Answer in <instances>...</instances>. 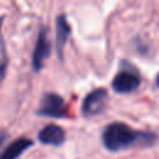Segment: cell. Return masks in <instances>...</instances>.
Instances as JSON below:
<instances>
[{
    "mask_svg": "<svg viewBox=\"0 0 159 159\" xmlns=\"http://www.w3.org/2000/svg\"><path fill=\"white\" fill-rule=\"evenodd\" d=\"M155 137L149 133H142L134 130L132 127L124 123H111L102 133L103 145L111 152H118L133 147L135 144H150Z\"/></svg>",
    "mask_w": 159,
    "mask_h": 159,
    "instance_id": "cell-1",
    "label": "cell"
},
{
    "mask_svg": "<svg viewBox=\"0 0 159 159\" xmlns=\"http://www.w3.org/2000/svg\"><path fill=\"white\" fill-rule=\"evenodd\" d=\"M39 114L51 118H62L67 114V106L65 99L56 93H46L41 98Z\"/></svg>",
    "mask_w": 159,
    "mask_h": 159,
    "instance_id": "cell-2",
    "label": "cell"
},
{
    "mask_svg": "<svg viewBox=\"0 0 159 159\" xmlns=\"http://www.w3.org/2000/svg\"><path fill=\"white\" fill-rule=\"evenodd\" d=\"M108 99V93L104 88H96L88 93L82 102V113L86 117H92L101 113Z\"/></svg>",
    "mask_w": 159,
    "mask_h": 159,
    "instance_id": "cell-3",
    "label": "cell"
},
{
    "mask_svg": "<svg viewBox=\"0 0 159 159\" xmlns=\"http://www.w3.org/2000/svg\"><path fill=\"white\" fill-rule=\"evenodd\" d=\"M139 84H140V80L138 75L130 71H125V70L119 71L112 81L113 91L120 94H125V93H130L135 91L139 87Z\"/></svg>",
    "mask_w": 159,
    "mask_h": 159,
    "instance_id": "cell-4",
    "label": "cell"
},
{
    "mask_svg": "<svg viewBox=\"0 0 159 159\" xmlns=\"http://www.w3.org/2000/svg\"><path fill=\"white\" fill-rule=\"evenodd\" d=\"M50 50H51V46H50L48 39H47V32L45 29H41L39 32L37 40H36L34 53H32V68H34V71L39 72L43 67V63L50 55Z\"/></svg>",
    "mask_w": 159,
    "mask_h": 159,
    "instance_id": "cell-5",
    "label": "cell"
},
{
    "mask_svg": "<svg viewBox=\"0 0 159 159\" xmlns=\"http://www.w3.org/2000/svg\"><path fill=\"white\" fill-rule=\"evenodd\" d=\"M39 142L46 145H61L65 142V130L56 124H47L39 132Z\"/></svg>",
    "mask_w": 159,
    "mask_h": 159,
    "instance_id": "cell-6",
    "label": "cell"
},
{
    "mask_svg": "<svg viewBox=\"0 0 159 159\" xmlns=\"http://www.w3.org/2000/svg\"><path fill=\"white\" fill-rule=\"evenodd\" d=\"M70 34H71V27L66 21L65 15H58L56 19V50L60 58H62L63 47L66 45Z\"/></svg>",
    "mask_w": 159,
    "mask_h": 159,
    "instance_id": "cell-7",
    "label": "cell"
},
{
    "mask_svg": "<svg viewBox=\"0 0 159 159\" xmlns=\"http://www.w3.org/2000/svg\"><path fill=\"white\" fill-rule=\"evenodd\" d=\"M32 145V142L27 138H17L10 143L0 154V159H17L27 148Z\"/></svg>",
    "mask_w": 159,
    "mask_h": 159,
    "instance_id": "cell-8",
    "label": "cell"
},
{
    "mask_svg": "<svg viewBox=\"0 0 159 159\" xmlns=\"http://www.w3.org/2000/svg\"><path fill=\"white\" fill-rule=\"evenodd\" d=\"M5 137H6V134H0V147H1V144H2V142H4V139H5Z\"/></svg>",
    "mask_w": 159,
    "mask_h": 159,
    "instance_id": "cell-9",
    "label": "cell"
},
{
    "mask_svg": "<svg viewBox=\"0 0 159 159\" xmlns=\"http://www.w3.org/2000/svg\"><path fill=\"white\" fill-rule=\"evenodd\" d=\"M155 84L159 87V73L157 75V78H155Z\"/></svg>",
    "mask_w": 159,
    "mask_h": 159,
    "instance_id": "cell-10",
    "label": "cell"
}]
</instances>
